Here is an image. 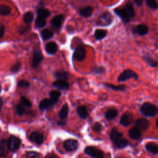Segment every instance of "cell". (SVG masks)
Returning a JSON list of instances; mask_svg holds the SVG:
<instances>
[{
	"mask_svg": "<svg viewBox=\"0 0 158 158\" xmlns=\"http://www.w3.org/2000/svg\"><path fill=\"white\" fill-rule=\"evenodd\" d=\"M114 12L120 17L124 23L129 22L135 17V10L131 2H127L124 7H117L114 9Z\"/></svg>",
	"mask_w": 158,
	"mask_h": 158,
	"instance_id": "6da1fadb",
	"label": "cell"
},
{
	"mask_svg": "<svg viewBox=\"0 0 158 158\" xmlns=\"http://www.w3.org/2000/svg\"><path fill=\"white\" fill-rule=\"evenodd\" d=\"M109 138L115 147L122 149L127 147L128 144V140L123 136L122 133L119 132L116 127H114L110 131Z\"/></svg>",
	"mask_w": 158,
	"mask_h": 158,
	"instance_id": "7a4b0ae2",
	"label": "cell"
},
{
	"mask_svg": "<svg viewBox=\"0 0 158 158\" xmlns=\"http://www.w3.org/2000/svg\"><path fill=\"white\" fill-rule=\"evenodd\" d=\"M141 113L148 117H152L158 114V108L150 102H144L140 107Z\"/></svg>",
	"mask_w": 158,
	"mask_h": 158,
	"instance_id": "3957f363",
	"label": "cell"
},
{
	"mask_svg": "<svg viewBox=\"0 0 158 158\" xmlns=\"http://www.w3.org/2000/svg\"><path fill=\"white\" fill-rule=\"evenodd\" d=\"M21 139L15 136H10L7 140V146L9 151L15 152L20 147Z\"/></svg>",
	"mask_w": 158,
	"mask_h": 158,
	"instance_id": "277c9868",
	"label": "cell"
},
{
	"mask_svg": "<svg viewBox=\"0 0 158 158\" xmlns=\"http://www.w3.org/2000/svg\"><path fill=\"white\" fill-rule=\"evenodd\" d=\"M130 78H133L137 80L138 76L136 72L131 69H126L123 70L117 78V81L118 82H123L129 80Z\"/></svg>",
	"mask_w": 158,
	"mask_h": 158,
	"instance_id": "5b68a950",
	"label": "cell"
},
{
	"mask_svg": "<svg viewBox=\"0 0 158 158\" xmlns=\"http://www.w3.org/2000/svg\"><path fill=\"white\" fill-rule=\"evenodd\" d=\"M85 153L93 158H104L103 152L96 147L89 146L85 148Z\"/></svg>",
	"mask_w": 158,
	"mask_h": 158,
	"instance_id": "8992f818",
	"label": "cell"
},
{
	"mask_svg": "<svg viewBox=\"0 0 158 158\" xmlns=\"http://www.w3.org/2000/svg\"><path fill=\"white\" fill-rule=\"evenodd\" d=\"M112 22V16L109 12H104L101 14L98 20V25L107 26L109 25Z\"/></svg>",
	"mask_w": 158,
	"mask_h": 158,
	"instance_id": "52a82bcc",
	"label": "cell"
},
{
	"mask_svg": "<svg viewBox=\"0 0 158 158\" xmlns=\"http://www.w3.org/2000/svg\"><path fill=\"white\" fill-rule=\"evenodd\" d=\"M44 57L41 51L39 49H35L33 53V59H32V67L35 69L37 68L39 64L43 60Z\"/></svg>",
	"mask_w": 158,
	"mask_h": 158,
	"instance_id": "ba28073f",
	"label": "cell"
},
{
	"mask_svg": "<svg viewBox=\"0 0 158 158\" xmlns=\"http://www.w3.org/2000/svg\"><path fill=\"white\" fill-rule=\"evenodd\" d=\"M78 142L74 139H68L64 142V148L67 151L72 152L77 149Z\"/></svg>",
	"mask_w": 158,
	"mask_h": 158,
	"instance_id": "9c48e42d",
	"label": "cell"
},
{
	"mask_svg": "<svg viewBox=\"0 0 158 158\" xmlns=\"http://www.w3.org/2000/svg\"><path fill=\"white\" fill-rule=\"evenodd\" d=\"M73 57L78 61H81L86 57V50L82 46H78L73 52Z\"/></svg>",
	"mask_w": 158,
	"mask_h": 158,
	"instance_id": "30bf717a",
	"label": "cell"
},
{
	"mask_svg": "<svg viewBox=\"0 0 158 158\" xmlns=\"http://www.w3.org/2000/svg\"><path fill=\"white\" fill-rule=\"evenodd\" d=\"M43 136L38 131H33L29 136V140L37 145H41L43 143Z\"/></svg>",
	"mask_w": 158,
	"mask_h": 158,
	"instance_id": "8fae6325",
	"label": "cell"
},
{
	"mask_svg": "<svg viewBox=\"0 0 158 158\" xmlns=\"http://www.w3.org/2000/svg\"><path fill=\"white\" fill-rule=\"evenodd\" d=\"M133 121V117L130 113L126 112L123 114L120 119V123L123 127H128L132 123Z\"/></svg>",
	"mask_w": 158,
	"mask_h": 158,
	"instance_id": "7c38bea8",
	"label": "cell"
},
{
	"mask_svg": "<svg viewBox=\"0 0 158 158\" xmlns=\"http://www.w3.org/2000/svg\"><path fill=\"white\" fill-rule=\"evenodd\" d=\"M135 127L138 128L140 131H145L149 128V122L145 118H139L135 121Z\"/></svg>",
	"mask_w": 158,
	"mask_h": 158,
	"instance_id": "4fadbf2b",
	"label": "cell"
},
{
	"mask_svg": "<svg viewBox=\"0 0 158 158\" xmlns=\"http://www.w3.org/2000/svg\"><path fill=\"white\" fill-rule=\"evenodd\" d=\"M64 19V17L62 14H59L54 16L51 20V24L52 27L56 29L60 28L63 23Z\"/></svg>",
	"mask_w": 158,
	"mask_h": 158,
	"instance_id": "5bb4252c",
	"label": "cell"
},
{
	"mask_svg": "<svg viewBox=\"0 0 158 158\" xmlns=\"http://www.w3.org/2000/svg\"><path fill=\"white\" fill-rule=\"evenodd\" d=\"M56 103L54 102L52 100H51L50 98H45L40 101L38 107L40 110H44L51 107L52 106L54 105Z\"/></svg>",
	"mask_w": 158,
	"mask_h": 158,
	"instance_id": "9a60e30c",
	"label": "cell"
},
{
	"mask_svg": "<svg viewBox=\"0 0 158 158\" xmlns=\"http://www.w3.org/2000/svg\"><path fill=\"white\" fill-rule=\"evenodd\" d=\"M132 30L134 33L141 36L145 35L148 33V27L144 24H139L133 28Z\"/></svg>",
	"mask_w": 158,
	"mask_h": 158,
	"instance_id": "2e32d148",
	"label": "cell"
},
{
	"mask_svg": "<svg viewBox=\"0 0 158 158\" xmlns=\"http://www.w3.org/2000/svg\"><path fill=\"white\" fill-rule=\"evenodd\" d=\"M52 86L54 88H57L60 90L68 89L69 88V84L67 81L64 80H57L52 83Z\"/></svg>",
	"mask_w": 158,
	"mask_h": 158,
	"instance_id": "e0dca14e",
	"label": "cell"
},
{
	"mask_svg": "<svg viewBox=\"0 0 158 158\" xmlns=\"http://www.w3.org/2000/svg\"><path fill=\"white\" fill-rule=\"evenodd\" d=\"M57 50V45L54 42L48 43L45 46V51L49 54L53 55L56 53Z\"/></svg>",
	"mask_w": 158,
	"mask_h": 158,
	"instance_id": "ac0fdd59",
	"label": "cell"
},
{
	"mask_svg": "<svg viewBox=\"0 0 158 158\" xmlns=\"http://www.w3.org/2000/svg\"><path fill=\"white\" fill-rule=\"evenodd\" d=\"M129 136L133 139H138L141 137V131L136 127H133L128 131Z\"/></svg>",
	"mask_w": 158,
	"mask_h": 158,
	"instance_id": "d6986e66",
	"label": "cell"
},
{
	"mask_svg": "<svg viewBox=\"0 0 158 158\" xmlns=\"http://www.w3.org/2000/svg\"><path fill=\"white\" fill-rule=\"evenodd\" d=\"M142 59L144 60V62L145 63H146L149 67H158V62L156 61V60H154L151 56H149L147 54H144L142 57Z\"/></svg>",
	"mask_w": 158,
	"mask_h": 158,
	"instance_id": "ffe728a7",
	"label": "cell"
},
{
	"mask_svg": "<svg viewBox=\"0 0 158 158\" xmlns=\"http://www.w3.org/2000/svg\"><path fill=\"white\" fill-rule=\"evenodd\" d=\"M9 149L7 146V140L1 139L0 142V156L6 157L8 154Z\"/></svg>",
	"mask_w": 158,
	"mask_h": 158,
	"instance_id": "44dd1931",
	"label": "cell"
},
{
	"mask_svg": "<svg viewBox=\"0 0 158 158\" xmlns=\"http://www.w3.org/2000/svg\"><path fill=\"white\" fill-rule=\"evenodd\" d=\"M77 113L78 115L82 119H86V117L88 116V112L87 110V108L84 105L79 106L78 107H77Z\"/></svg>",
	"mask_w": 158,
	"mask_h": 158,
	"instance_id": "7402d4cb",
	"label": "cell"
},
{
	"mask_svg": "<svg viewBox=\"0 0 158 158\" xmlns=\"http://www.w3.org/2000/svg\"><path fill=\"white\" fill-rule=\"evenodd\" d=\"M118 114V111L115 109H109L104 114L105 118L107 120L110 121L113 119H114Z\"/></svg>",
	"mask_w": 158,
	"mask_h": 158,
	"instance_id": "603a6c76",
	"label": "cell"
},
{
	"mask_svg": "<svg viewBox=\"0 0 158 158\" xmlns=\"http://www.w3.org/2000/svg\"><path fill=\"white\" fill-rule=\"evenodd\" d=\"M92 12H93V9L91 6H86L85 7H83L78 12L79 14L81 16L86 18L91 16Z\"/></svg>",
	"mask_w": 158,
	"mask_h": 158,
	"instance_id": "cb8c5ba5",
	"label": "cell"
},
{
	"mask_svg": "<svg viewBox=\"0 0 158 158\" xmlns=\"http://www.w3.org/2000/svg\"><path fill=\"white\" fill-rule=\"evenodd\" d=\"M54 76L58 80L67 81L69 79V73L64 71H57L54 73Z\"/></svg>",
	"mask_w": 158,
	"mask_h": 158,
	"instance_id": "d4e9b609",
	"label": "cell"
},
{
	"mask_svg": "<svg viewBox=\"0 0 158 158\" xmlns=\"http://www.w3.org/2000/svg\"><path fill=\"white\" fill-rule=\"evenodd\" d=\"M69 114V107L67 104L63 105L60 111L59 112V117L62 120H64L67 117Z\"/></svg>",
	"mask_w": 158,
	"mask_h": 158,
	"instance_id": "484cf974",
	"label": "cell"
},
{
	"mask_svg": "<svg viewBox=\"0 0 158 158\" xmlns=\"http://www.w3.org/2000/svg\"><path fill=\"white\" fill-rule=\"evenodd\" d=\"M146 149L154 154L158 153V146L154 143H148L145 145Z\"/></svg>",
	"mask_w": 158,
	"mask_h": 158,
	"instance_id": "4316f807",
	"label": "cell"
},
{
	"mask_svg": "<svg viewBox=\"0 0 158 158\" xmlns=\"http://www.w3.org/2000/svg\"><path fill=\"white\" fill-rule=\"evenodd\" d=\"M36 13H37L38 17H43L44 19L49 17L51 15L50 11L44 7L38 8L36 10Z\"/></svg>",
	"mask_w": 158,
	"mask_h": 158,
	"instance_id": "83f0119b",
	"label": "cell"
},
{
	"mask_svg": "<svg viewBox=\"0 0 158 158\" xmlns=\"http://www.w3.org/2000/svg\"><path fill=\"white\" fill-rule=\"evenodd\" d=\"M106 35H107V31L102 29H96L94 33L96 40L99 41L104 38Z\"/></svg>",
	"mask_w": 158,
	"mask_h": 158,
	"instance_id": "f1b7e54d",
	"label": "cell"
},
{
	"mask_svg": "<svg viewBox=\"0 0 158 158\" xmlns=\"http://www.w3.org/2000/svg\"><path fill=\"white\" fill-rule=\"evenodd\" d=\"M41 36L44 41L48 40L53 36V33L49 29L45 28L41 31Z\"/></svg>",
	"mask_w": 158,
	"mask_h": 158,
	"instance_id": "f546056e",
	"label": "cell"
},
{
	"mask_svg": "<svg viewBox=\"0 0 158 158\" xmlns=\"http://www.w3.org/2000/svg\"><path fill=\"white\" fill-rule=\"evenodd\" d=\"M104 85L107 88H109L111 89H113V90L117 91H125V88H126V87L124 85H114L110 84V83H104Z\"/></svg>",
	"mask_w": 158,
	"mask_h": 158,
	"instance_id": "4dcf8cb0",
	"label": "cell"
},
{
	"mask_svg": "<svg viewBox=\"0 0 158 158\" xmlns=\"http://www.w3.org/2000/svg\"><path fill=\"white\" fill-rule=\"evenodd\" d=\"M60 96H61V93L60 91H56V90H52V91H50L49 93V98L51 100H52L54 102H55L56 103L57 102Z\"/></svg>",
	"mask_w": 158,
	"mask_h": 158,
	"instance_id": "1f68e13d",
	"label": "cell"
},
{
	"mask_svg": "<svg viewBox=\"0 0 158 158\" xmlns=\"http://www.w3.org/2000/svg\"><path fill=\"white\" fill-rule=\"evenodd\" d=\"M35 27L36 28H43L46 25V20L44 18L41 17H37L35 20Z\"/></svg>",
	"mask_w": 158,
	"mask_h": 158,
	"instance_id": "d6a6232c",
	"label": "cell"
},
{
	"mask_svg": "<svg viewBox=\"0 0 158 158\" xmlns=\"http://www.w3.org/2000/svg\"><path fill=\"white\" fill-rule=\"evenodd\" d=\"M25 158H42V155L38 152L30 151L25 152Z\"/></svg>",
	"mask_w": 158,
	"mask_h": 158,
	"instance_id": "836d02e7",
	"label": "cell"
},
{
	"mask_svg": "<svg viewBox=\"0 0 158 158\" xmlns=\"http://www.w3.org/2000/svg\"><path fill=\"white\" fill-rule=\"evenodd\" d=\"M23 21L25 23H27V24L30 23L32 22L33 19V13L30 11L27 12L26 13L24 14L23 17Z\"/></svg>",
	"mask_w": 158,
	"mask_h": 158,
	"instance_id": "e575fe53",
	"label": "cell"
},
{
	"mask_svg": "<svg viewBox=\"0 0 158 158\" xmlns=\"http://www.w3.org/2000/svg\"><path fill=\"white\" fill-rule=\"evenodd\" d=\"M11 12L10 8L6 5L2 4L0 6V14L1 15H7Z\"/></svg>",
	"mask_w": 158,
	"mask_h": 158,
	"instance_id": "d590c367",
	"label": "cell"
},
{
	"mask_svg": "<svg viewBox=\"0 0 158 158\" xmlns=\"http://www.w3.org/2000/svg\"><path fill=\"white\" fill-rule=\"evenodd\" d=\"M20 102L23 107H25L27 108H31L32 106L31 102L25 96L20 97Z\"/></svg>",
	"mask_w": 158,
	"mask_h": 158,
	"instance_id": "8d00e7d4",
	"label": "cell"
},
{
	"mask_svg": "<svg viewBox=\"0 0 158 158\" xmlns=\"http://www.w3.org/2000/svg\"><path fill=\"white\" fill-rule=\"evenodd\" d=\"M146 4L148 7H149V8H151L152 9L156 10L158 8V4L154 0H146Z\"/></svg>",
	"mask_w": 158,
	"mask_h": 158,
	"instance_id": "74e56055",
	"label": "cell"
},
{
	"mask_svg": "<svg viewBox=\"0 0 158 158\" xmlns=\"http://www.w3.org/2000/svg\"><path fill=\"white\" fill-rule=\"evenodd\" d=\"M15 110L16 113L20 116L23 115L25 112V109L21 104H19L15 106Z\"/></svg>",
	"mask_w": 158,
	"mask_h": 158,
	"instance_id": "f35d334b",
	"label": "cell"
},
{
	"mask_svg": "<svg viewBox=\"0 0 158 158\" xmlns=\"http://www.w3.org/2000/svg\"><path fill=\"white\" fill-rule=\"evenodd\" d=\"M91 72L94 75H101L105 72V69L102 67H97L94 68Z\"/></svg>",
	"mask_w": 158,
	"mask_h": 158,
	"instance_id": "ab89813d",
	"label": "cell"
},
{
	"mask_svg": "<svg viewBox=\"0 0 158 158\" xmlns=\"http://www.w3.org/2000/svg\"><path fill=\"white\" fill-rule=\"evenodd\" d=\"M20 67H21V64L20 62H16L15 64H14L12 67L10 69V72H12V73H16L20 69Z\"/></svg>",
	"mask_w": 158,
	"mask_h": 158,
	"instance_id": "60d3db41",
	"label": "cell"
},
{
	"mask_svg": "<svg viewBox=\"0 0 158 158\" xmlns=\"http://www.w3.org/2000/svg\"><path fill=\"white\" fill-rule=\"evenodd\" d=\"M17 86L18 87H20V88H28L30 86V84L28 81L25 80H21L18 82Z\"/></svg>",
	"mask_w": 158,
	"mask_h": 158,
	"instance_id": "b9f144b4",
	"label": "cell"
},
{
	"mask_svg": "<svg viewBox=\"0 0 158 158\" xmlns=\"http://www.w3.org/2000/svg\"><path fill=\"white\" fill-rule=\"evenodd\" d=\"M102 128V125L99 122H96L92 126V130L95 132H99Z\"/></svg>",
	"mask_w": 158,
	"mask_h": 158,
	"instance_id": "7bdbcfd3",
	"label": "cell"
},
{
	"mask_svg": "<svg viewBox=\"0 0 158 158\" xmlns=\"http://www.w3.org/2000/svg\"><path fill=\"white\" fill-rule=\"evenodd\" d=\"M27 29H28V28H27V27H25V26H20V27H19V28H18V31H19V33L20 35H22V34H23L25 32L27 31Z\"/></svg>",
	"mask_w": 158,
	"mask_h": 158,
	"instance_id": "ee69618b",
	"label": "cell"
},
{
	"mask_svg": "<svg viewBox=\"0 0 158 158\" xmlns=\"http://www.w3.org/2000/svg\"><path fill=\"white\" fill-rule=\"evenodd\" d=\"M5 31V27L2 23H1L0 25V38L2 39L4 36Z\"/></svg>",
	"mask_w": 158,
	"mask_h": 158,
	"instance_id": "f6af8a7d",
	"label": "cell"
},
{
	"mask_svg": "<svg viewBox=\"0 0 158 158\" xmlns=\"http://www.w3.org/2000/svg\"><path fill=\"white\" fill-rule=\"evenodd\" d=\"M44 158H59L58 156L54 153H48L46 154Z\"/></svg>",
	"mask_w": 158,
	"mask_h": 158,
	"instance_id": "bcb514c9",
	"label": "cell"
},
{
	"mask_svg": "<svg viewBox=\"0 0 158 158\" xmlns=\"http://www.w3.org/2000/svg\"><path fill=\"white\" fill-rule=\"evenodd\" d=\"M134 4H135L136 6H141L143 2V1L142 0H135L133 1Z\"/></svg>",
	"mask_w": 158,
	"mask_h": 158,
	"instance_id": "7dc6e473",
	"label": "cell"
},
{
	"mask_svg": "<svg viewBox=\"0 0 158 158\" xmlns=\"http://www.w3.org/2000/svg\"><path fill=\"white\" fill-rule=\"evenodd\" d=\"M57 124L60 125H65V122L64 120L59 121V122H57Z\"/></svg>",
	"mask_w": 158,
	"mask_h": 158,
	"instance_id": "c3c4849f",
	"label": "cell"
},
{
	"mask_svg": "<svg viewBox=\"0 0 158 158\" xmlns=\"http://www.w3.org/2000/svg\"><path fill=\"white\" fill-rule=\"evenodd\" d=\"M1 107H0V109L1 110V109H2V104H3V101H2V98H1Z\"/></svg>",
	"mask_w": 158,
	"mask_h": 158,
	"instance_id": "681fc988",
	"label": "cell"
},
{
	"mask_svg": "<svg viewBox=\"0 0 158 158\" xmlns=\"http://www.w3.org/2000/svg\"><path fill=\"white\" fill-rule=\"evenodd\" d=\"M156 127H157V128L158 129V118L156 121Z\"/></svg>",
	"mask_w": 158,
	"mask_h": 158,
	"instance_id": "f907efd6",
	"label": "cell"
},
{
	"mask_svg": "<svg viewBox=\"0 0 158 158\" xmlns=\"http://www.w3.org/2000/svg\"><path fill=\"white\" fill-rule=\"evenodd\" d=\"M115 158H121V157H116Z\"/></svg>",
	"mask_w": 158,
	"mask_h": 158,
	"instance_id": "816d5d0a",
	"label": "cell"
}]
</instances>
